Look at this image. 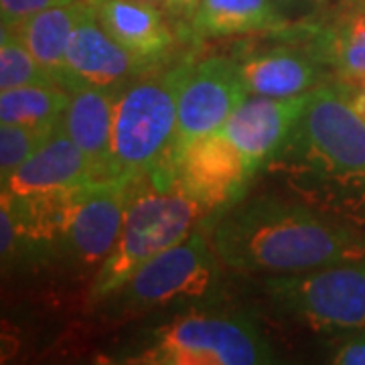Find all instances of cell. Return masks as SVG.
I'll use <instances>...</instances> for the list:
<instances>
[{
    "mask_svg": "<svg viewBox=\"0 0 365 365\" xmlns=\"http://www.w3.org/2000/svg\"><path fill=\"white\" fill-rule=\"evenodd\" d=\"M173 179L207 211L230 207L252 179L246 158L222 130L197 138L170 165Z\"/></svg>",
    "mask_w": 365,
    "mask_h": 365,
    "instance_id": "10",
    "label": "cell"
},
{
    "mask_svg": "<svg viewBox=\"0 0 365 365\" xmlns=\"http://www.w3.org/2000/svg\"><path fill=\"white\" fill-rule=\"evenodd\" d=\"M140 365H262L276 353L256 323L240 313H187L153 331L140 351L124 357Z\"/></svg>",
    "mask_w": 365,
    "mask_h": 365,
    "instance_id": "4",
    "label": "cell"
},
{
    "mask_svg": "<svg viewBox=\"0 0 365 365\" xmlns=\"http://www.w3.org/2000/svg\"><path fill=\"white\" fill-rule=\"evenodd\" d=\"M91 181H96V177L90 160L59 124L51 138L2 181V193L25 197L73 189Z\"/></svg>",
    "mask_w": 365,
    "mask_h": 365,
    "instance_id": "13",
    "label": "cell"
},
{
    "mask_svg": "<svg viewBox=\"0 0 365 365\" xmlns=\"http://www.w3.org/2000/svg\"><path fill=\"white\" fill-rule=\"evenodd\" d=\"M57 128L2 124L0 126V179L6 181L26 158L33 157L51 138Z\"/></svg>",
    "mask_w": 365,
    "mask_h": 365,
    "instance_id": "22",
    "label": "cell"
},
{
    "mask_svg": "<svg viewBox=\"0 0 365 365\" xmlns=\"http://www.w3.org/2000/svg\"><path fill=\"white\" fill-rule=\"evenodd\" d=\"M284 25L274 0H201L193 31L201 39L234 37Z\"/></svg>",
    "mask_w": 365,
    "mask_h": 365,
    "instance_id": "18",
    "label": "cell"
},
{
    "mask_svg": "<svg viewBox=\"0 0 365 365\" xmlns=\"http://www.w3.org/2000/svg\"><path fill=\"white\" fill-rule=\"evenodd\" d=\"M329 361L337 365H365V331L345 335V339L331 351Z\"/></svg>",
    "mask_w": 365,
    "mask_h": 365,
    "instance_id": "24",
    "label": "cell"
},
{
    "mask_svg": "<svg viewBox=\"0 0 365 365\" xmlns=\"http://www.w3.org/2000/svg\"><path fill=\"white\" fill-rule=\"evenodd\" d=\"M71 102L63 86H23L0 93V122L57 128Z\"/></svg>",
    "mask_w": 365,
    "mask_h": 365,
    "instance_id": "20",
    "label": "cell"
},
{
    "mask_svg": "<svg viewBox=\"0 0 365 365\" xmlns=\"http://www.w3.org/2000/svg\"><path fill=\"white\" fill-rule=\"evenodd\" d=\"M345 88H347V98H349L351 108L365 120V88H361V86H349V83H345Z\"/></svg>",
    "mask_w": 365,
    "mask_h": 365,
    "instance_id": "25",
    "label": "cell"
},
{
    "mask_svg": "<svg viewBox=\"0 0 365 365\" xmlns=\"http://www.w3.org/2000/svg\"><path fill=\"white\" fill-rule=\"evenodd\" d=\"M250 93L244 86L240 66L227 57H209L205 61L191 63L179 93L177 132L170 148L169 163L163 173L165 179H173L170 165L185 146L207 134L222 130L227 118Z\"/></svg>",
    "mask_w": 365,
    "mask_h": 365,
    "instance_id": "8",
    "label": "cell"
},
{
    "mask_svg": "<svg viewBox=\"0 0 365 365\" xmlns=\"http://www.w3.org/2000/svg\"><path fill=\"white\" fill-rule=\"evenodd\" d=\"M59 81L35 59L13 29L2 26L0 35V90L23 86H51Z\"/></svg>",
    "mask_w": 365,
    "mask_h": 365,
    "instance_id": "21",
    "label": "cell"
},
{
    "mask_svg": "<svg viewBox=\"0 0 365 365\" xmlns=\"http://www.w3.org/2000/svg\"><path fill=\"white\" fill-rule=\"evenodd\" d=\"M148 2H158V0H148Z\"/></svg>",
    "mask_w": 365,
    "mask_h": 365,
    "instance_id": "28",
    "label": "cell"
},
{
    "mask_svg": "<svg viewBox=\"0 0 365 365\" xmlns=\"http://www.w3.org/2000/svg\"><path fill=\"white\" fill-rule=\"evenodd\" d=\"M280 153H290L299 165L327 177L365 181V120L349 104L345 83L311 91Z\"/></svg>",
    "mask_w": 365,
    "mask_h": 365,
    "instance_id": "6",
    "label": "cell"
},
{
    "mask_svg": "<svg viewBox=\"0 0 365 365\" xmlns=\"http://www.w3.org/2000/svg\"><path fill=\"white\" fill-rule=\"evenodd\" d=\"M91 11L90 0H76L69 4L53 6L33 14L19 25L9 26L35 55V59L47 71H51L61 86V73L73 31L79 21Z\"/></svg>",
    "mask_w": 365,
    "mask_h": 365,
    "instance_id": "17",
    "label": "cell"
},
{
    "mask_svg": "<svg viewBox=\"0 0 365 365\" xmlns=\"http://www.w3.org/2000/svg\"><path fill=\"white\" fill-rule=\"evenodd\" d=\"M170 6L175 9V11H179L182 14H195V11L199 9V4H201V0H167Z\"/></svg>",
    "mask_w": 365,
    "mask_h": 365,
    "instance_id": "26",
    "label": "cell"
},
{
    "mask_svg": "<svg viewBox=\"0 0 365 365\" xmlns=\"http://www.w3.org/2000/svg\"><path fill=\"white\" fill-rule=\"evenodd\" d=\"M130 193L132 181L126 179L91 181L79 187L76 209L59 248L73 266H102L122 232Z\"/></svg>",
    "mask_w": 365,
    "mask_h": 365,
    "instance_id": "9",
    "label": "cell"
},
{
    "mask_svg": "<svg viewBox=\"0 0 365 365\" xmlns=\"http://www.w3.org/2000/svg\"><path fill=\"white\" fill-rule=\"evenodd\" d=\"M100 25L126 51L153 67L173 49L165 16L148 0H90Z\"/></svg>",
    "mask_w": 365,
    "mask_h": 365,
    "instance_id": "15",
    "label": "cell"
},
{
    "mask_svg": "<svg viewBox=\"0 0 365 365\" xmlns=\"http://www.w3.org/2000/svg\"><path fill=\"white\" fill-rule=\"evenodd\" d=\"M150 69L112 39L91 11L76 26L66 55L61 86L69 91L81 88H122L128 79Z\"/></svg>",
    "mask_w": 365,
    "mask_h": 365,
    "instance_id": "12",
    "label": "cell"
},
{
    "mask_svg": "<svg viewBox=\"0 0 365 365\" xmlns=\"http://www.w3.org/2000/svg\"><path fill=\"white\" fill-rule=\"evenodd\" d=\"M237 66L250 96L292 98L314 90L323 78L314 57L288 49L254 53Z\"/></svg>",
    "mask_w": 365,
    "mask_h": 365,
    "instance_id": "16",
    "label": "cell"
},
{
    "mask_svg": "<svg viewBox=\"0 0 365 365\" xmlns=\"http://www.w3.org/2000/svg\"><path fill=\"white\" fill-rule=\"evenodd\" d=\"M314 59L333 66L349 86L365 78V6L351 9L319 35Z\"/></svg>",
    "mask_w": 365,
    "mask_h": 365,
    "instance_id": "19",
    "label": "cell"
},
{
    "mask_svg": "<svg viewBox=\"0 0 365 365\" xmlns=\"http://www.w3.org/2000/svg\"><path fill=\"white\" fill-rule=\"evenodd\" d=\"M217 260L207 237L195 230L143 264L106 302L118 317H136L179 300L201 299L217 278Z\"/></svg>",
    "mask_w": 365,
    "mask_h": 365,
    "instance_id": "7",
    "label": "cell"
},
{
    "mask_svg": "<svg viewBox=\"0 0 365 365\" xmlns=\"http://www.w3.org/2000/svg\"><path fill=\"white\" fill-rule=\"evenodd\" d=\"M311 91L292 98L248 96L227 118L222 132L246 158L252 173L282 150L309 104Z\"/></svg>",
    "mask_w": 365,
    "mask_h": 365,
    "instance_id": "11",
    "label": "cell"
},
{
    "mask_svg": "<svg viewBox=\"0 0 365 365\" xmlns=\"http://www.w3.org/2000/svg\"><path fill=\"white\" fill-rule=\"evenodd\" d=\"M264 297L274 313L311 331L359 333L365 331V260L268 276Z\"/></svg>",
    "mask_w": 365,
    "mask_h": 365,
    "instance_id": "5",
    "label": "cell"
},
{
    "mask_svg": "<svg viewBox=\"0 0 365 365\" xmlns=\"http://www.w3.org/2000/svg\"><path fill=\"white\" fill-rule=\"evenodd\" d=\"M207 213L211 211L187 195L175 179L158 182L153 175L134 179L116 246L91 282V302L110 299L143 264L193 234Z\"/></svg>",
    "mask_w": 365,
    "mask_h": 365,
    "instance_id": "2",
    "label": "cell"
},
{
    "mask_svg": "<svg viewBox=\"0 0 365 365\" xmlns=\"http://www.w3.org/2000/svg\"><path fill=\"white\" fill-rule=\"evenodd\" d=\"M211 246L232 270L280 276L365 260V230L304 203L260 197L223 211Z\"/></svg>",
    "mask_w": 365,
    "mask_h": 365,
    "instance_id": "1",
    "label": "cell"
},
{
    "mask_svg": "<svg viewBox=\"0 0 365 365\" xmlns=\"http://www.w3.org/2000/svg\"><path fill=\"white\" fill-rule=\"evenodd\" d=\"M349 4H361V6H365V0H349Z\"/></svg>",
    "mask_w": 365,
    "mask_h": 365,
    "instance_id": "27",
    "label": "cell"
},
{
    "mask_svg": "<svg viewBox=\"0 0 365 365\" xmlns=\"http://www.w3.org/2000/svg\"><path fill=\"white\" fill-rule=\"evenodd\" d=\"M122 88H81L61 118V128L88 157L96 181L112 179V130Z\"/></svg>",
    "mask_w": 365,
    "mask_h": 365,
    "instance_id": "14",
    "label": "cell"
},
{
    "mask_svg": "<svg viewBox=\"0 0 365 365\" xmlns=\"http://www.w3.org/2000/svg\"><path fill=\"white\" fill-rule=\"evenodd\" d=\"M69 2H76V0H0L2 26L19 25L33 14L43 13L53 6L69 4Z\"/></svg>",
    "mask_w": 365,
    "mask_h": 365,
    "instance_id": "23",
    "label": "cell"
},
{
    "mask_svg": "<svg viewBox=\"0 0 365 365\" xmlns=\"http://www.w3.org/2000/svg\"><path fill=\"white\" fill-rule=\"evenodd\" d=\"M189 66L181 63L120 90L112 130V179L134 181L167 169Z\"/></svg>",
    "mask_w": 365,
    "mask_h": 365,
    "instance_id": "3",
    "label": "cell"
}]
</instances>
